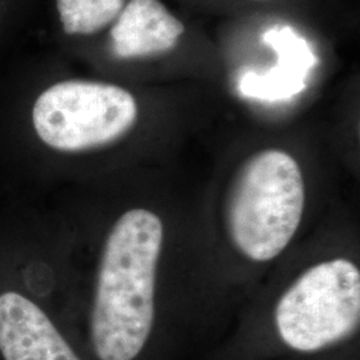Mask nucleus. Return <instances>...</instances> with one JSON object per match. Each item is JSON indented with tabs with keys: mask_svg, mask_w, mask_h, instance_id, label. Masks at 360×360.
I'll list each match as a JSON object with an SVG mask.
<instances>
[{
	"mask_svg": "<svg viewBox=\"0 0 360 360\" xmlns=\"http://www.w3.org/2000/svg\"><path fill=\"white\" fill-rule=\"evenodd\" d=\"M163 223L146 208H129L110 226L96 262L89 309L95 360H135L154 327L155 282Z\"/></svg>",
	"mask_w": 360,
	"mask_h": 360,
	"instance_id": "obj_1",
	"label": "nucleus"
},
{
	"mask_svg": "<svg viewBox=\"0 0 360 360\" xmlns=\"http://www.w3.org/2000/svg\"><path fill=\"white\" fill-rule=\"evenodd\" d=\"M35 214L0 221V360H84L49 304Z\"/></svg>",
	"mask_w": 360,
	"mask_h": 360,
	"instance_id": "obj_2",
	"label": "nucleus"
},
{
	"mask_svg": "<svg viewBox=\"0 0 360 360\" xmlns=\"http://www.w3.org/2000/svg\"><path fill=\"white\" fill-rule=\"evenodd\" d=\"M304 202V179L294 156L278 148L251 155L227 193L226 226L232 245L252 262L275 259L297 231Z\"/></svg>",
	"mask_w": 360,
	"mask_h": 360,
	"instance_id": "obj_3",
	"label": "nucleus"
},
{
	"mask_svg": "<svg viewBox=\"0 0 360 360\" xmlns=\"http://www.w3.org/2000/svg\"><path fill=\"white\" fill-rule=\"evenodd\" d=\"M141 105L126 87L63 79L39 92L28 111L34 142L51 154H91L112 147L136 127Z\"/></svg>",
	"mask_w": 360,
	"mask_h": 360,
	"instance_id": "obj_4",
	"label": "nucleus"
},
{
	"mask_svg": "<svg viewBox=\"0 0 360 360\" xmlns=\"http://www.w3.org/2000/svg\"><path fill=\"white\" fill-rule=\"evenodd\" d=\"M360 323V271L343 257L304 271L279 299L275 326L284 343L314 352L355 334Z\"/></svg>",
	"mask_w": 360,
	"mask_h": 360,
	"instance_id": "obj_5",
	"label": "nucleus"
},
{
	"mask_svg": "<svg viewBox=\"0 0 360 360\" xmlns=\"http://www.w3.org/2000/svg\"><path fill=\"white\" fill-rule=\"evenodd\" d=\"M184 34V23L162 0H127L107 31V50L116 60H147L175 50Z\"/></svg>",
	"mask_w": 360,
	"mask_h": 360,
	"instance_id": "obj_6",
	"label": "nucleus"
},
{
	"mask_svg": "<svg viewBox=\"0 0 360 360\" xmlns=\"http://www.w3.org/2000/svg\"><path fill=\"white\" fill-rule=\"evenodd\" d=\"M127 0H56V13L68 38H94L107 32Z\"/></svg>",
	"mask_w": 360,
	"mask_h": 360,
	"instance_id": "obj_7",
	"label": "nucleus"
},
{
	"mask_svg": "<svg viewBox=\"0 0 360 360\" xmlns=\"http://www.w3.org/2000/svg\"><path fill=\"white\" fill-rule=\"evenodd\" d=\"M257 1H260V0H257Z\"/></svg>",
	"mask_w": 360,
	"mask_h": 360,
	"instance_id": "obj_8",
	"label": "nucleus"
}]
</instances>
